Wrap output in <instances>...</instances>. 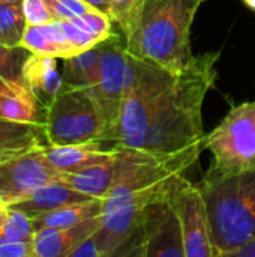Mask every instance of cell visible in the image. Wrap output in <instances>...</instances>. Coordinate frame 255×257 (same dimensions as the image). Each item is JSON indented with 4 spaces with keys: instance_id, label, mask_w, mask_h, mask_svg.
Listing matches in <instances>:
<instances>
[{
    "instance_id": "1",
    "label": "cell",
    "mask_w": 255,
    "mask_h": 257,
    "mask_svg": "<svg viewBox=\"0 0 255 257\" xmlns=\"http://www.w3.org/2000/svg\"><path fill=\"white\" fill-rule=\"evenodd\" d=\"M119 146L116 178L102 199L101 226L95 232L101 257L125 256L147 209L170 196L176 181L197 164L204 146L162 154Z\"/></svg>"
},
{
    "instance_id": "2",
    "label": "cell",
    "mask_w": 255,
    "mask_h": 257,
    "mask_svg": "<svg viewBox=\"0 0 255 257\" xmlns=\"http://www.w3.org/2000/svg\"><path fill=\"white\" fill-rule=\"evenodd\" d=\"M218 60L216 51L194 56L186 69L176 75L155 110L143 149L173 154L195 146L206 148L201 110L216 81Z\"/></svg>"
},
{
    "instance_id": "3",
    "label": "cell",
    "mask_w": 255,
    "mask_h": 257,
    "mask_svg": "<svg viewBox=\"0 0 255 257\" xmlns=\"http://www.w3.org/2000/svg\"><path fill=\"white\" fill-rule=\"evenodd\" d=\"M204 0H147L132 32L128 51L174 75L192 62L191 27Z\"/></svg>"
},
{
    "instance_id": "4",
    "label": "cell",
    "mask_w": 255,
    "mask_h": 257,
    "mask_svg": "<svg viewBox=\"0 0 255 257\" xmlns=\"http://www.w3.org/2000/svg\"><path fill=\"white\" fill-rule=\"evenodd\" d=\"M198 187L207 208L215 257L234 256L255 236V169L237 173L207 170Z\"/></svg>"
},
{
    "instance_id": "5",
    "label": "cell",
    "mask_w": 255,
    "mask_h": 257,
    "mask_svg": "<svg viewBox=\"0 0 255 257\" xmlns=\"http://www.w3.org/2000/svg\"><path fill=\"white\" fill-rule=\"evenodd\" d=\"M174 78V74L135 57L134 78L122 99L110 143L143 149L155 110Z\"/></svg>"
},
{
    "instance_id": "6",
    "label": "cell",
    "mask_w": 255,
    "mask_h": 257,
    "mask_svg": "<svg viewBox=\"0 0 255 257\" xmlns=\"http://www.w3.org/2000/svg\"><path fill=\"white\" fill-rule=\"evenodd\" d=\"M50 145L105 143L108 123L89 87H63L45 111Z\"/></svg>"
},
{
    "instance_id": "7",
    "label": "cell",
    "mask_w": 255,
    "mask_h": 257,
    "mask_svg": "<svg viewBox=\"0 0 255 257\" xmlns=\"http://www.w3.org/2000/svg\"><path fill=\"white\" fill-rule=\"evenodd\" d=\"M213 173H237L255 169V101L231 107L227 116L206 134Z\"/></svg>"
},
{
    "instance_id": "8",
    "label": "cell",
    "mask_w": 255,
    "mask_h": 257,
    "mask_svg": "<svg viewBox=\"0 0 255 257\" xmlns=\"http://www.w3.org/2000/svg\"><path fill=\"white\" fill-rule=\"evenodd\" d=\"M135 72V57L128 51L125 41L116 35L101 42V59L98 69V81L89 87L99 102L108 123L105 145L110 143L122 99L129 89Z\"/></svg>"
},
{
    "instance_id": "9",
    "label": "cell",
    "mask_w": 255,
    "mask_h": 257,
    "mask_svg": "<svg viewBox=\"0 0 255 257\" xmlns=\"http://www.w3.org/2000/svg\"><path fill=\"white\" fill-rule=\"evenodd\" d=\"M125 256L185 257L182 229L170 196L147 209Z\"/></svg>"
},
{
    "instance_id": "10",
    "label": "cell",
    "mask_w": 255,
    "mask_h": 257,
    "mask_svg": "<svg viewBox=\"0 0 255 257\" xmlns=\"http://www.w3.org/2000/svg\"><path fill=\"white\" fill-rule=\"evenodd\" d=\"M170 202L180 223L185 257H215L207 208L198 184L180 176L170 193Z\"/></svg>"
},
{
    "instance_id": "11",
    "label": "cell",
    "mask_w": 255,
    "mask_h": 257,
    "mask_svg": "<svg viewBox=\"0 0 255 257\" xmlns=\"http://www.w3.org/2000/svg\"><path fill=\"white\" fill-rule=\"evenodd\" d=\"M62 172L56 170L45 148L33 149L0 164V205L9 206L29 197L35 190L51 182H60Z\"/></svg>"
},
{
    "instance_id": "12",
    "label": "cell",
    "mask_w": 255,
    "mask_h": 257,
    "mask_svg": "<svg viewBox=\"0 0 255 257\" xmlns=\"http://www.w3.org/2000/svg\"><path fill=\"white\" fill-rule=\"evenodd\" d=\"M101 226V215L71 227H45L36 230L35 257H69L71 251Z\"/></svg>"
},
{
    "instance_id": "13",
    "label": "cell",
    "mask_w": 255,
    "mask_h": 257,
    "mask_svg": "<svg viewBox=\"0 0 255 257\" xmlns=\"http://www.w3.org/2000/svg\"><path fill=\"white\" fill-rule=\"evenodd\" d=\"M48 145L45 123L14 120L0 116V164Z\"/></svg>"
},
{
    "instance_id": "14",
    "label": "cell",
    "mask_w": 255,
    "mask_h": 257,
    "mask_svg": "<svg viewBox=\"0 0 255 257\" xmlns=\"http://www.w3.org/2000/svg\"><path fill=\"white\" fill-rule=\"evenodd\" d=\"M119 152V146H105L101 142H87L75 145H48L45 146V155L50 164L62 172H77L86 166L105 161Z\"/></svg>"
},
{
    "instance_id": "15",
    "label": "cell",
    "mask_w": 255,
    "mask_h": 257,
    "mask_svg": "<svg viewBox=\"0 0 255 257\" xmlns=\"http://www.w3.org/2000/svg\"><path fill=\"white\" fill-rule=\"evenodd\" d=\"M57 59L54 56L32 54L23 71L26 84L45 110L63 89V75Z\"/></svg>"
},
{
    "instance_id": "16",
    "label": "cell",
    "mask_w": 255,
    "mask_h": 257,
    "mask_svg": "<svg viewBox=\"0 0 255 257\" xmlns=\"http://www.w3.org/2000/svg\"><path fill=\"white\" fill-rule=\"evenodd\" d=\"M90 199H93V197L86 196L62 182H51V184L39 187L29 197H26L24 200H20L14 205H9L8 208L21 211L26 215H29L30 218H33L44 212H50L57 208L86 202Z\"/></svg>"
},
{
    "instance_id": "17",
    "label": "cell",
    "mask_w": 255,
    "mask_h": 257,
    "mask_svg": "<svg viewBox=\"0 0 255 257\" xmlns=\"http://www.w3.org/2000/svg\"><path fill=\"white\" fill-rule=\"evenodd\" d=\"M117 154L105 161L86 166L77 172L62 173L60 182L93 199H104L114 184Z\"/></svg>"
},
{
    "instance_id": "18",
    "label": "cell",
    "mask_w": 255,
    "mask_h": 257,
    "mask_svg": "<svg viewBox=\"0 0 255 257\" xmlns=\"http://www.w3.org/2000/svg\"><path fill=\"white\" fill-rule=\"evenodd\" d=\"M102 211V199H90L86 202L68 205L57 208L50 212H44L32 218L35 230H41L45 227H71L80 224L86 220L99 217Z\"/></svg>"
},
{
    "instance_id": "19",
    "label": "cell",
    "mask_w": 255,
    "mask_h": 257,
    "mask_svg": "<svg viewBox=\"0 0 255 257\" xmlns=\"http://www.w3.org/2000/svg\"><path fill=\"white\" fill-rule=\"evenodd\" d=\"M101 44L83 53L65 57L62 65L63 87H92L98 81Z\"/></svg>"
},
{
    "instance_id": "20",
    "label": "cell",
    "mask_w": 255,
    "mask_h": 257,
    "mask_svg": "<svg viewBox=\"0 0 255 257\" xmlns=\"http://www.w3.org/2000/svg\"><path fill=\"white\" fill-rule=\"evenodd\" d=\"M27 24L23 2L0 0V44L9 47L21 45Z\"/></svg>"
},
{
    "instance_id": "21",
    "label": "cell",
    "mask_w": 255,
    "mask_h": 257,
    "mask_svg": "<svg viewBox=\"0 0 255 257\" xmlns=\"http://www.w3.org/2000/svg\"><path fill=\"white\" fill-rule=\"evenodd\" d=\"M33 53L24 45L9 47L0 44V77L20 87H29L24 81V65Z\"/></svg>"
},
{
    "instance_id": "22",
    "label": "cell",
    "mask_w": 255,
    "mask_h": 257,
    "mask_svg": "<svg viewBox=\"0 0 255 257\" xmlns=\"http://www.w3.org/2000/svg\"><path fill=\"white\" fill-rule=\"evenodd\" d=\"M146 2L147 0H108L107 15L114 24L119 26L123 38L132 32L144 9Z\"/></svg>"
},
{
    "instance_id": "23",
    "label": "cell",
    "mask_w": 255,
    "mask_h": 257,
    "mask_svg": "<svg viewBox=\"0 0 255 257\" xmlns=\"http://www.w3.org/2000/svg\"><path fill=\"white\" fill-rule=\"evenodd\" d=\"M9 209L8 220L0 229V241H23L33 242L35 239V227L32 218L21 211Z\"/></svg>"
},
{
    "instance_id": "24",
    "label": "cell",
    "mask_w": 255,
    "mask_h": 257,
    "mask_svg": "<svg viewBox=\"0 0 255 257\" xmlns=\"http://www.w3.org/2000/svg\"><path fill=\"white\" fill-rule=\"evenodd\" d=\"M71 21H74L78 27H81L83 30L90 33L99 42H104V41L117 35L113 30L114 23L111 21V18L99 9H93V11H89L83 15L74 17Z\"/></svg>"
},
{
    "instance_id": "25",
    "label": "cell",
    "mask_w": 255,
    "mask_h": 257,
    "mask_svg": "<svg viewBox=\"0 0 255 257\" xmlns=\"http://www.w3.org/2000/svg\"><path fill=\"white\" fill-rule=\"evenodd\" d=\"M21 45H24L26 48H29L33 54L59 57V51L50 42V39L44 33L41 24H27V29H26L24 36H23V41H21Z\"/></svg>"
},
{
    "instance_id": "26",
    "label": "cell",
    "mask_w": 255,
    "mask_h": 257,
    "mask_svg": "<svg viewBox=\"0 0 255 257\" xmlns=\"http://www.w3.org/2000/svg\"><path fill=\"white\" fill-rule=\"evenodd\" d=\"M63 32L69 41V44L72 45V48L75 50V53H83L89 48H93L95 45L101 44L96 38H93L90 33H87L86 30H83L81 27H78L74 21L71 20H63L60 21Z\"/></svg>"
},
{
    "instance_id": "27",
    "label": "cell",
    "mask_w": 255,
    "mask_h": 257,
    "mask_svg": "<svg viewBox=\"0 0 255 257\" xmlns=\"http://www.w3.org/2000/svg\"><path fill=\"white\" fill-rule=\"evenodd\" d=\"M23 8L29 24H47L54 21L53 14L44 0H23Z\"/></svg>"
},
{
    "instance_id": "28",
    "label": "cell",
    "mask_w": 255,
    "mask_h": 257,
    "mask_svg": "<svg viewBox=\"0 0 255 257\" xmlns=\"http://www.w3.org/2000/svg\"><path fill=\"white\" fill-rule=\"evenodd\" d=\"M0 257H35L33 242L0 241Z\"/></svg>"
},
{
    "instance_id": "29",
    "label": "cell",
    "mask_w": 255,
    "mask_h": 257,
    "mask_svg": "<svg viewBox=\"0 0 255 257\" xmlns=\"http://www.w3.org/2000/svg\"><path fill=\"white\" fill-rule=\"evenodd\" d=\"M68 12H71L74 17H78V15H83L89 11H93L96 8H93L92 5L83 2V0H57Z\"/></svg>"
},
{
    "instance_id": "30",
    "label": "cell",
    "mask_w": 255,
    "mask_h": 257,
    "mask_svg": "<svg viewBox=\"0 0 255 257\" xmlns=\"http://www.w3.org/2000/svg\"><path fill=\"white\" fill-rule=\"evenodd\" d=\"M0 93L8 95V96H33V93L29 87L14 86V84L8 83L6 80H3L2 77H0Z\"/></svg>"
},
{
    "instance_id": "31",
    "label": "cell",
    "mask_w": 255,
    "mask_h": 257,
    "mask_svg": "<svg viewBox=\"0 0 255 257\" xmlns=\"http://www.w3.org/2000/svg\"><path fill=\"white\" fill-rule=\"evenodd\" d=\"M234 257H255V236L249 242H246L240 250H237Z\"/></svg>"
},
{
    "instance_id": "32",
    "label": "cell",
    "mask_w": 255,
    "mask_h": 257,
    "mask_svg": "<svg viewBox=\"0 0 255 257\" xmlns=\"http://www.w3.org/2000/svg\"><path fill=\"white\" fill-rule=\"evenodd\" d=\"M83 2H86V3H89V5H92L93 8H96V9H99V11H102V12L107 14L108 0H83Z\"/></svg>"
},
{
    "instance_id": "33",
    "label": "cell",
    "mask_w": 255,
    "mask_h": 257,
    "mask_svg": "<svg viewBox=\"0 0 255 257\" xmlns=\"http://www.w3.org/2000/svg\"><path fill=\"white\" fill-rule=\"evenodd\" d=\"M8 214H9L8 206L0 205V229H2V227H3V224L6 223V220H8Z\"/></svg>"
},
{
    "instance_id": "34",
    "label": "cell",
    "mask_w": 255,
    "mask_h": 257,
    "mask_svg": "<svg viewBox=\"0 0 255 257\" xmlns=\"http://www.w3.org/2000/svg\"><path fill=\"white\" fill-rule=\"evenodd\" d=\"M8 95H2L0 93V116L3 117V110H5V102H6Z\"/></svg>"
},
{
    "instance_id": "35",
    "label": "cell",
    "mask_w": 255,
    "mask_h": 257,
    "mask_svg": "<svg viewBox=\"0 0 255 257\" xmlns=\"http://www.w3.org/2000/svg\"><path fill=\"white\" fill-rule=\"evenodd\" d=\"M243 2L246 3L248 8H251L252 11H255V0H243Z\"/></svg>"
},
{
    "instance_id": "36",
    "label": "cell",
    "mask_w": 255,
    "mask_h": 257,
    "mask_svg": "<svg viewBox=\"0 0 255 257\" xmlns=\"http://www.w3.org/2000/svg\"><path fill=\"white\" fill-rule=\"evenodd\" d=\"M3 2H23V0H3Z\"/></svg>"
}]
</instances>
